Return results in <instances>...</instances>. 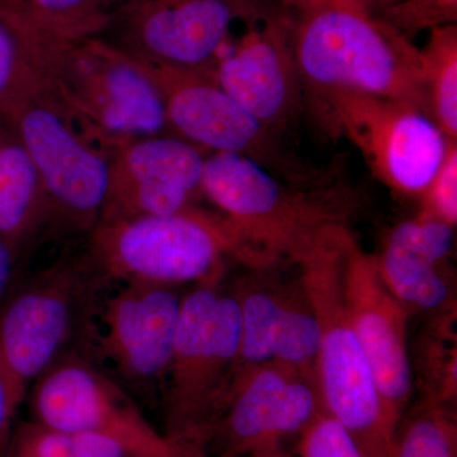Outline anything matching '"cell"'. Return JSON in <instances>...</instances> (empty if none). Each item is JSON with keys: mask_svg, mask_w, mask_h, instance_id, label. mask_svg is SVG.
<instances>
[{"mask_svg": "<svg viewBox=\"0 0 457 457\" xmlns=\"http://www.w3.org/2000/svg\"><path fill=\"white\" fill-rule=\"evenodd\" d=\"M40 33V73L66 113L107 152L170 135L163 89L152 65L97 35Z\"/></svg>", "mask_w": 457, "mask_h": 457, "instance_id": "obj_1", "label": "cell"}, {"mask_svg": "<svg viewBox=\"0 0 457 457\" xmlns=\"http://www.w3.org/2000/svg\"><path fill=\"white\" fill-rule=\"evenodd\" d=\"M201 192L221 212L231 254L260 269L299 264L345 228L338 200L294 194L245 154L204 156Z\"/></svg>", "mask_w": 457, "mask_h": 457, "instance_id": "obj_2", "label": "cell"}, {"mask_svg": "<svg viewBox=\"0 0 457 457\" xmlns=\"http://www.w3.org/2000/svg\"><path fill=\"white\" fill-rule=\"evenodd\" d=\"M294 44L297 64L312 83L420 110L428 104L420 51L362 0H327L303 12Z\"/></svg>", "mask_w": 457, "mask_h": 457, "instance_id": "obj_3", "label": "cell"}, {"mask_svg": "<svg viewBox=\"0 0 457 457\" xmlns=\"http://www.w3.org/2000/svg\"><path fill=\"white\" fill-rule=\"evenodd\" d=\"M240 309L220 279L201 282L182 296L179 324L161 398L165 437L188 457H204L210 427L236 365Z\"/></svg>", "mask_w": 457, "mask_h": 457, "instance_id": "obj_4", "label": "cell"}, {"mask_svg": "<svg viewBox=\"0 0 457 457\" xmlns=\"http://www.w3.org/2000/svg\"><path fill=\"white\" fill-rule=\"evenodd\" d=\"M342 228L300 262V282L320 326L318 384L324 409L366 457H392L396 428L385 411L342 287Z\"/></svg>", "mask_w": 457, "mask_h": 457, "instance_id": "obj_5", "label": "cell"}, {"mask_svg": "<svg viewBox=\"0 0 457 457\" xmlns=\"http://www.w3.org/2000/svg\"><path fill=\"white\" fill-rule=\"evenodd\" d=\"M106 282L84 245L65 251L12 294L0 309V370L21 399L75 343L86 345ZM84 348V345H83Z\"/></svg>", "mask_w": 457, "mask_h": 457, "instance_id": "obj_6", "label": "cell"}, {"mask_svg": "<svg viewBox=\"0 0 457 457\" xmlns=\"http://www.w3.org/2000/svg\"><path fill=\"white\" fill-rule=\"evenodd\" d=\"M84 248L106 284L177 286L220 279L230 243L218 216L179 215L98 221Z\"/></svg>", "mask_w": 457, "mask_h": 457, "instance_id": "obj_7", "label": "cell"}, {"mask_svg": "<svg viewBox=\"0 0 457 457\" xmlns=\"http://www.w3.org/2000/svg\"><path fill=\"white\" fill-rule=\"evenodd\" d=\"M7 123L40 174L50 231L88 236L106 203L112 153L90 139L42 79Z\"/></svg>", "mask_w": 457, "mask_h": 457, "instance_id": "obj_8", "label": "cell"}, {"mask_svg": "<svg viewBox=\"0 0 457 457\" xmlns=\"http://www.w3.org/2000/svg\"><path fill=\"white\" fill-rule=\"evenodd\" d=\"M27 394L33 422L108 438L135 457H188L147 422L128 390L83 351L56 360Z\"/></svg>", "mask_w": 457, "mask_h": 457, "instance_id": "obj_9", "label": "cell"}, {"mask_svg": "<svg viewBox=\"0 0 457 457\" xmlns=\"http://www.w3.org/2000/svg\"><path fill=\"white\" fill-rule=\"evenodd\" d=\"M252 0H129L97 33L141 62L212 77L237 20Z\"/></svg>", "mask_w": 457, "mask_h": 457, "instance_id": "obj_10", "label": "cell"}, {"mask_svg": "<svg viewBox=\"0 0 457 457\" xmlns=\"http://www.w3.org/2000/svg\"><path fill=\"white\" fill-rule=\"evenodd\" d=\"M182 296L177 286L120 282L96 303L86 353L108 363L125 389L145 400L161 395Z\"/></svg>", "mask_w": 457, "mask_h": 457, "instance_id": "obj_11", "label": "cell"}, {"mask_svg": "<svg viewBox=\"0 0 457 457\" xmlns=\"http://www.w3.org/2000/svg\"><path fill=\"white\" fill-rule=\"evenodd\" d=\"M318 378L278 361L234 370L204 444L216 457L281 447L323 411Z\"/></svg>", "mask_w": 457, "mask_h": 457, "instance_id": "obj_12", "label": "cell"}, {"mask_svg": "<svg viewBox=\"0 0 457 457\" xmlns=\"http://www.w3.org/2000/svg\"><path fill=\"white\" fill-rule=\"evenodd\" d=\"M343 128L390 187L425 194L446 156L444 132L420 107L351 90L329 95Z\"/></svg>", "mask_w": 457, "mask_h": 457, "instance_id": "obj_13", "label": "cell"}, {"mask_svg": "<svg viewBox=\"0 0 457 457\" xmlns=\"http://www.w3.org/2000/svg\"><path fill=\"white\" fill-rule=\"evenodd\" d=\"M342 287L348 317L368 357L385 411L398 428L413 392L408 306L385 284L378 260L363 253L348 231L342 242Z\"/></svg>", "mask_w": 457, "mask_h": 457, "instance_id": "obj_14", "label": "cell"}, {"mask_svg": "<svg viewBox=\"0 0 457 457\" xmlns=\"http://www.w3.org/2000/svg\"><path fill=\"white\" fill-rule=\"evenodd\" d=\"M163 89L170 135L212 153L245 154L262 122L237 104L210 75L153 66Z\"/></svg>", "mask_w": 457, "mask_h": 457, "instance_id": "obj_15", "label": "cell"}, {"mask_svg": "<svg viewBox=\"0 0 457 457\" xmlns=\"http://www.w3.org/2000/svg\"><path fill=\"white\" fill-rule=\"evenodd\" d=\"M453 225L425 212L400 222L387 240L378 269L390 291L407 306L440 312L453 306L442 264L453 245Z\"/></svg>", "mask_w": 457, "mask_h": 457, "instance_id": "obj_16", "label": "cell"}, {"mask_svg": "<svg viewBox=\"0 0 457 457\" xmlns=\"http://www.w3.org/2000/svg\"><path fill=\"white\" fill-rule=\"evenodd\" d=\"M279 31L272 26L252 27L242 40L227 42L212 79L258 121L275 119L288 101V60Z\"/></svg>", "mask_w": 457, "mask_h": 457, "instance_id": "obj_17", "label": "cell"}, {"mask_svg": "<svg viewBox=\"0 0 457 457\" xmlns=\"http://www.w3.org/2000/svg\"><path fill=\"white\" fill-rule=\"evenodd\" d=\"M50 230L40 174L17 132L0 123V237L18 260Z\"/></svg>", "mask_w": 457, "mask_h": 457, "instance_id": "obj_18", "label": "cell"}, {"mask_svg": "<svg viewBox=\"0 0 457 457\" xmlns=\"http://www.w3.org/2000/svg\"><path fill=\"white\" fill-rule=\"evenodd\" d=\"M204 156L174 135L131 141L111 154L110 186L179 188L200 197Z\"/></svg>", "mask_w": 457, "mask_h": 457, "instance_id": "obj_19", "label": "cell"}, {"mask_svg": "<svg viewBox=\"0 0 457 457\" xmlns=\"http://www.w3.org/2000/svg\"><path fill=\"white\" fill-rule=\"evenodd\" d=\"M41 84L40 35L29 21L0 13V123Z\"/></svg>", "mask_w": 457, "mask_h": 457, "instance_id": "obj_20", "label": "cell"}, {"mask_svg": "<svg viewBox=\"0 0 457 457\" xmlns=\"http://www.w3.org/2000/svg\"><path fill=\"white\" fill-rule=\"evenodd\" d=\"M0 457H135L121 445L86 433L62 431L40 425L21 423L12 432Z\"/></svg>", "mask_w": 457, "mask_h": 457, "instance_id": "obj_21", "label": "cell"}, {"mask_svg": "<svg viewBox=\"0 0 457 457\" xmlns=\"http://www.w3.org/2000/svg\"><path fill=\"white\" fill-rule=\"evenodd\" d=\"M420 345V378L425 385L423 402L449 405L456 399L455 305L436 312Z\"/></svg>", "mask_w": 457, "mask_h": 457, "instance_id": "obj_22", "label": "cell"}, {"mask_svg": "<svg viewBox=\"0 0 457 457\" xmlns=\"http://www.w3.org/2000/svg\"><path fill=\"white\" fill-rule=\"evenodd\" d=\"M427 90L435 123L453 139L457 134V49L453 29L433 36L426 51L420 53Z\"/></svg>", "mask_w": 457, "mask_h": 457, "instance_id": "obj_23", "label": "cell"}, {"mask_svg": "<svg viewBox=\"0 0 457 457\" xmlns=\"http://www.w3.org/2000/svg\"><path fill=\"white\" fill-rule=\"evenodd\" d=\"M392 457H457L455 416L447 405L423 402L399 423Z\"/></svg>", "mask_w": 457, "mask_h": 457, "instance_id": "obj_24", "label": "cell"}, {"mask_svg": "<svg viewBox=\"0 0 457 457\" xmlns=\"http://www.w3.org/2000/svg\"><path fill=\"white\" fill-rule=\"evenodd\" d=\"M125 0H27L33 26L54 37L97 35Z\"/></svg>", "mask_w": 457, "mask_h": 457, "instance_id": "obj_25", "label": "cell"}, {"mask_svg": "<svg viewBox=\"0 0 457 457\" xmlns=\"http://www.w3.org/2000/svg\"><path fill=\"white\" fill-rule=\"evenodd\" d=\"M299 457H366L345 427L320 411L299 436Z\"/></svg>", "mask_w": 457, "mask_h": 457, "instance_id": "obj_26", "label": "cell"}, {"mask_svg": "<svg viewBox=\"0 0 457 457\" xmlns=\"http://www.w3.org/2000/svg\"><path fill=\"white\" fill-rule=\"evenodd\" d=\"M426 212L456 224L457 219V153L456 146L449 144L440 170L436 174L425 194Z\"/></svg>", "mask_w": 457, "mask_h": 457, "instance_id": "obj_27", "label": "cell"}, {"mask_svg": "<svg viewBox=\"0 0 457 457\" xmlns=\"http://www.w3.org/2000/svg\"><path fill=\"white\" fill-rule=\"evenodd\" d=\"M22 402L9 383L7 376L0 370V456L13 432L14 416Z\"/></svg>", "mask_w": 457, "mask_h": 457, "instance_id": "obj_28", "label": "cell"}, {"mask_svg": "<svg viewBox=\"0 0 457 457\" xmlns=\"http://www.w3.org/2000/svg\"><path fill=\"white\" fill-rule=\"evenodd\" d=\"M17 261V255L12 251L11 246L0 237V309L5 302L4 297L8 293Z\"/></svg>", "mask_w": 457, "mask_h": 457, "instance_id": "obj_29", "label": "cell"}, {"mask_svg": "<svg viewBox=\"0 0 457 457\" xmlns=\"http://www.w3.org/2000/svg\"><path fill=\"white\" fill-rule=\"evenodd\" d=\"M0 13L32 22L27 0H0Z\"/></svg>", "mask_w": 457, "mask_h": 457, "instance_id": "obj_30", "label": "cell"}, {"mask_svg": "<svg viewBox=\"0 0 457 457\" xmlns=\"http://www.w3.org/2000/svg\"><path fill=\"white\" fill-rule=\"evenodd\" d=\"M233 457H288L281 447H275V449L254 451V453H243Z\"/></svg>", "mask_w": 457, "mask_h": 457, "instance_id": "obj_31", "label": "cell"}, {"mask_svg": "<svg viewBox=\"0 0 457 457\" xmlns=\"http://www.w3.org/2000/svg\"><path fill=\"white\" fill-rule=\"evenodd\" d=\"M282 2H285L286 4L293 5V7L299 9L300 13H303V12L317 7V5L327 2V0H282Z\"/></svg>", "mask_w": 457, "mask_h": 457, "instance_id": "obj_32", "label": "cell"}, {"mask_svg": "<svg viewBox=\"0 0 457 457\" xmlns=\"http://www.w3.org/2000/svg\"><path fill=\"white\" fill-rule=\"evenodd\" d=\"M368 7H371L372 4H381V3H387V4H399L402 5H411L416 4L420 0H362ZM398 7V8H400Z\"/></svg>", "mask_w": 457, "mask_h": 457, "instance_id": "obj_33", "label": "cell"}]
</instances>
